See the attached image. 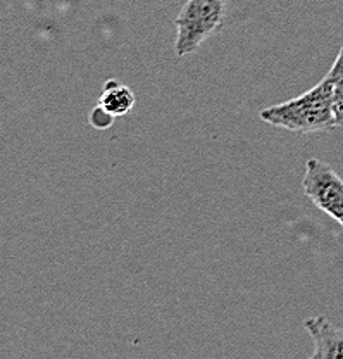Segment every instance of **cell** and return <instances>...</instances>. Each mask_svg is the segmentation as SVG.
<instances>
[{
	"mask_svg": "<svg viewBox=\"0 0 343 359\" xmlns=\"http://www.w3.org/2000/svg\"><path fill=\"white\" fill-rule=\"evenodd\" d=\"M340 74H343V47H342L340 54H338L337 61H335V65L331 66L330 73H328L326 76H330V78H337V76H340Z\"/></svg>",
	"mask_w": 343,
	"mask_h": 359,
	"instance_id": "ba28073f",
	"label": "cell"
},
{
	"mask_svg": "<svg viewBox=\"0 0 343 359\" xmlns=\"http://www.w3.org/2000/svg\"><path fill=\"white\" fill-rule=\"evenodd\" d=\"M114 119V116L109 114L106 109H102L99 104L90 112V123L95 130H109L113 126Z\"/></svg>",
	"mask_w": 343,
	"mask_h": 359,
	"instance_id": "52a82bcc",
	"label": "cell"
},
{
	"mask_svg": "<svg viewBox=\"0 0 343 359\" xmlns=\"http://www.w3.org/2000/svg\"><path fill=\"white\" fill-rule=\"evenodd\" d=\"M260 119L276 128L293 133L311 135L335 128L333 118V78L324 76L314 88L292 100L266 107Z\"/></svg>",
	"mask_w": 343,
	"mask_h": 359,
	"instance_id": "6da1fadb",
	"label": "cell"
},
{
	"mask_svg": "<svg viewBox=\"0 0 343 359\" xmlns=\"http://www.w3.org/2000/svg\"><path fill=\"white\" fill-rule=\"evenodd\" d=\"M304 327L314 342V353L309 359H343V328L335 327L326 316L309 318Z\"/></svg>",
	"mask_w": 343,
	"mask_h": 359,
	"instance_id": "277c9868",
	"label": "cell"
},
{
	"mask_svg": "<svg viewBox=\"0 0 343 359\" xmlns=\"http://www.w3.org/2000/svg\"><path fill=\"white\" fill-rule=\"evenodd\" d=\"M136 97L133 90L126 87L119 80H107L104 85V92L100 95L99 106L106 109L114 118H121L126 116L130 111L135 107Z\"/></svg>",
	"mask_w": 343,
	"mask_h": 359,
	"instance_id": "5b68a950",
	"label": "cell"
},
{
	"mask_svg": "<svg viewBox=\"0 0 343 359\" xmlns=\"http://www.w3.org/2000/svg\"><path fill=\"white\" fill-rule=\"evenodd\" d=\"M228 0H188L174 20L176 55L183 57L197 50L223 28Z\"/></svg>",
	"mask_w": 343,
	"mask_h": 359,
	"instance_id": "7a4b0ae2",
	"label": "cell"
},
{
	"mask_svg": "<svg viewBox=\"0 0 343 359\" xmlns=\"http://www.w3.org/2000/svg\"><path fill=\"white\" fill-rule=\"evenodd\" d=\"M302 189L316 208L343 226V178L326 161L312 157L305 163Z\"/></svg>",
	"mask_w": 343,
	"mask_h": 359,
	"instance_id": "3957f363",
	"label": "cell"
},
{
	"mask_svg": "<svg viewBox=\"0 0 343 359\" xmlns=\"http://www.w3.org/2000/svg\"><path fill=\"white\" fill-rule=\"evenodd\" d=\"M333 118L335 126H343V74L333 78Z\"/></svg>",
	"mask_w": 343,
	"mask_h": 359,
	"instance_id": "8992f818",
	"label": "cell"
}]
</instances>
